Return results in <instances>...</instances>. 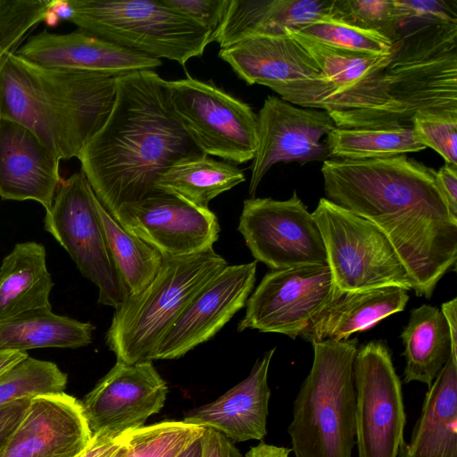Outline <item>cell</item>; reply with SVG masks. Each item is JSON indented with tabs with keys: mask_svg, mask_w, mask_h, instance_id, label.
Segmentation results:
<instances>
[{
	"mask_svg": "<svg viewBox=\"0 0 457 457\" xmlns=\"http://www.w3.org/2000/svg\"><path fill=\"white\" fill-rule=\"evenodd\" d=\"M321 173L326 199L376 225L403 262L416 295L429 299L457 261V218L438 187L436 170L400 154L327 159Z\"/></svg>",
	"mask_w": 457,
	"mask_h": 457,
	"instance_id": "obj_1",
	"label": "cell"
},
{
	"mask_svg": "<svg viewBox=\"0 0 457 457\" xmlns=\"http://www.w3.org/2000/svg\"><path fill=\"white\" fill-rule=\"evenodd\" d=\"M204 154L173 110L168 81L145 70L117 77L112 108L78 159L112 215L161 192L156 182L171 165Z\"/></svg>",
	"mask_w": 457,
	"mask_h": 457,
	"instance_id": "obj_2",
	"label": "cell"
},
{
	"mask_svg": "<svg viewBox=\"0 0 457 457\" xmlns=\"http://www.w3.org/2000/svg\"><path fill=\"white\" fill-rule=\"evenodd\" d=\"M117 77L47 68L12 53L0 68V118L29 129L60 160L78 158L112 108Z\"/></svg>",
	"mask_w": 457,
	"mask_h": 457,
	"instance_id": "obj_3",
	"label": "cell"
},
{
	"mask_svg": "<svg viewBox=\"0 0 457 457\" xmlns=\"http://www.w3.org/2000/svg\"><path fill=\"white\" fill-rule=\"evenodd\" d=\"M357 338L312 343L313 361L287 428L295 457H353Z\"/></svg>",
	"mask_w": 457,
	"mask_h": 457,
	"instance_id": "obj_4",
	"label": "cell"
},
{
	"mask_svg": "<svg viewBox=\"0 0 457 457\" xmlns=\"http://www.w3.org/2000/svg\"><path fill=\"white\" fill-rule=\"evenodd\" d=\"M227 265L213 249L163 257L154 279L139 293L126 296L115 309L105 339L117 361L153 362L168 329L192 298Z\"/></svg>",
	"mask_w": 457,
	"mask_h": 457,
	"instance_id": "obj_5",
	"label": "cell"
},
{
	"mask_svg": "<svg viewBox=\"0 0 457 457\" xmlns=\"http://www.w3.org/2000/svg\"><path fill=\"white\" fill-rule=\"evenodd\" d=\"M54 14L123 47L181 65L211 43L212 32L161 0H55Z\"/></svg>",
	"mask_w": 457,
	"mask_h": 457,
	"instance_id": "obj_6",
	"label": "cell"
},
{
	"mask_svg": "<svg viewBox=\"0 0 457 457\" xmlns=\"http://www.w3.org/2000/svg\"><path fill=\"white\" fill-rule=\"evenodd\" d=\"M312 215L327 264L342 293L385 287L412 290L409 274L386 235L372 222L322 197Z\"/></svg>",
	"mask_w": 457,
	"mask_h": 457,
	"instance_id": "obj_7",
	"label": "cell"
},
{
	"mask_svg": "<svg viewBox=\"0 0 457 457\" xmlns=\"http://www.w3.org/2000/svg\"><path fill=\"white\" fill-rule=\"evenodd\" d=\"M219 57L248 85L270 87L281 98L330 117L339 101L309 52L289 34L256 36L220 48Z\"/></svg>",
	"mask_w": 457,
	"mask_h": 457,
	"instance_id": "obj_8",
	"label": "cell"
},
{
	"mask_svg": "<svg viewBox=\"0 0 457 457\" xmlns=\"http://www.w3.org/2000/svg\"><path fill=\"white\" fill-rule=\"evenodd\" d=\"M44 228L66 250L80 273L98 288V303L117 309L126 297L82 171L62 180Z\"/></svg>",
	"mask_w": 457,
	"mask_h": 457,
	"instance_id": "obj_9",
	"label": "cell"
},
{
	"mask_svg": "<svg viewBox=\"0 0 457 457\" xmlns=\"http://www.w3.org/2000/svg\"><path fill=\"white\" fill-rule=\"evenodd\" d=\"M168 87L176 115L204 154L236 163L253 160L257 115L249 104L190 76L168 81Z\"/></svg>",
	"mask_w": 457,
	"mask_h": 457,
	"instance_id": "obj_10",
	"label": "cell"
},
{
	"mask_svg": "<svg viewBox=\"0 0 457 457\" xmlns=\"http://www.w3.org/2000/svg\"><path fill=\"white\" fill-rule=\"evenodd\" d=\"M353 381L358 457H398L406 414L402 382L383 341H370L357 350Z\"/></svg>",
	"mask_w": 457,
	"mask_h": 457,
	"instance_id": "obj_11",
	"label": "cell"
},
{
	"mask_svg": "<svg viewBox=\"0 0 457 457\" xmlns=\"http://www.w3.org/2000/svg\"><path fill=\"white\" fill-rule=\"evenodd\" d=\"M341 295L328 264L270 270L249 295L237 331L251 328L295 339Z\"/></svg>",
	"mask_w": 457,
	"mask_h": 457,
	"instance_id": "obj_12",
	"label": "cell"
},
{
	"mask_svg": "<svg viewBox=\"0 0 457 457\" xmlns=\"http://www.w3.org/2000/svg\"><path fill=\"white\" fill-rule=\"evenodd\" d=\"M237 229L256 262L270 270L327 264L318 225L295 191L285 201L245 200Z\"/></svg>",
	"mask_w": 457,
	"mask_h": 457,
	"instance_id": "obj_13",
	"label": "cell"
},
{
	"mask_svg": "<svg viewBox=\"0 0 457 457\" xmlns=\"http://www.w3.org/2000/svg\"><path fill=\"white\" fill-rule=\"evenodd\" d=\"M112 216L129 233L163 257H180L212 249L219 238L217 216L175 195L159 192L119 207Z\"/></svg>",
	"mask_w": 457,
	"mask_h": 457,
	"instance_id": "obj_14",
	"label": "cell"
},
{
	"mask_svg": "<svg viewBox=\"0 0 457 457\" xmlns=\"http://www.w3.org/2000/svg\"><path fill=\"white\" fill-rule=\"evenodd\" d=\"M166 382L152 361H117L81 402L92 435L119 436L144 427L163 407Z\"/></svg>",
	"mask_w": 457,
	"mask_h": 457,
	"instance_id": "obj_15",
	"label": "cell"
},
{
	"mask_svg": "<svg viewBox=\"0 0 457 457\" xmlns=\"http://www.w3.org/2000/svg\"><path fill=\"white\" fill-rule=\"evenodd\" d=\"M337 128L323 110L297 107L269 96L257 114V147L251 167L249 195L278 162L325 161L328 151L321 137Z\"/></svg>",
	"mask_w": 457,
	"mask_h": 457,
	"instance_id": "obj_16",
	"label": "cell"
},
{
	"mask_svg": "<svg viewBox=\"0 0 457 457\" xmlns=\"http://www.w3.org/2000/svg\"><path fill=\"white\" fill-rule=\"evenodd\" d=\"M257 262L227 265L189 302L161 339L153 361L184 356L212 338L243 307L253 288Z\"/></svg>",
	"mask_w": 457,
	"mask_h": 457,
	"instance_id": "obj_17",
	"label": "cell"
},
{
	"mask_svg": "<svg viewBox=\"0 0 457 457\" xmlns=\"http://www.w3.org/2000/svg\"><path fill=\"white\" fill-rule=\"evenodd\" d=\"M82 403L67 394L30 398L0 457H78L92 439Z\"/></svg>",
	"mask_w": 457,
	"mask_h": 457,
	"instance_id": "obj_18",
	"label": "cell"
},
{
	"mask_svg": "<svg viewBox=\"0 0 457 457\" xmlns=\"http://www.w3.org/2000/svg\"><path fill=\"white\" fill-rule=\"evenodd\" d=\"M15 54L40 66L120 76L154 70L162 60L123 47L83 29L32 36Z\"/></svg>",
	"mask_w": 457,
	"mask_h": 457,
	"instance_id": "obj_19",
	"label": "cell"
},
{
	"mask_svg": "<svg viewBox=\"0 0 457 457\" xmlns=\"http://www.w3.org/2000/svg\"><path fill=\"white\" fill-rule=\"evenodd\" d=\"M60 159L29 129L0 118V197L49 210L62 182Z\"/></svg>",
	"mask_w": 457,
	"mask_h": 457,
	"instance_id": "obj_20",
	"label": "cell"
},
{
	"mask_svg": "<svg viewBox=\"0 0 457 457\" xmlns=\"http://www.w3.org/2000/svg\"><path fill=\"white\" fill-rule=\"evenodd\" d=\"M388 94L403 124L416 113L457 114V49L385 71Z\"/></svg>",
	"mask_w": 457,
	"mask_h": 457,
	"instance_id": "obj_21",
	"label": "cell"
},
{
	"mask_svg": "<svg viewBox=\"0 0 457 457\" xmlns=\"http://www.w3.org/2000/svg\"><path fill=\"white\" fill-rule=\"evenodd\" d=\"M275 350L257 360L245 379L215 401L189 411L183 421L212 428L233 442L262 440L270 398L268 372Z\"/></svg>",
	"mask_w": 457,
	"mask_h": 457,
	"instance_id": "obj_22",
	"label": "cell"
},
{
	"mask_svg": "<svg viewBox=\"0 0 457 457\" xmlns=\"http://www.w3.org/2000/svg\"><path fill=\"white\" fill-rule=\"evenodd\" d=\"M333 0H228L211 43L228 47L245 38L274 36L321 18H330Z\"/></svg>",
	"mask_w": 457,
	"mask_h": 457,
	"instance_id": "obj_23",
	"label": "cell"
},
{
	"mask_svg": "<svg viewBox=\"0 0 457 457\" xmlns=\"http://www.w3.org/2000/svg\"><path fill=\"white\" fill-rule=\"evenodd\" d=\"M398 457H457V357L450 358L426 393L409 443Z\"/></svg>",
	"mask_w": 457,
	"mask_h": 457,
	"instance_id": "obj_24",
	"label": "cell"
},
{
	"mask_svg": "<svg viewBox=\"0 0 457 457\" xmlns=\"http://www.w3.org/2000/svg\"><path fill=\"white\" fill-rule=\"evenodd\" d=\"M409 301L407 291L385 287L342 293L301 333L303 340H346L363 332L388 316L403 311Z\"/></svg>",
	"mask_w": 457,
	"mask_h": 457,
	"instance_id": "obj_25",
	"label": "cell"
},
{
	"mask_svg": "<svg viewBox=\"0 0 457 457\" xmlns=\"http://www.w3.org/2000/svg\"><path fill=\"white\" fill-rule=\"evenodd\" d=\"M45 246L16 244L0 266V320L37 309H51L53 288Z\"/></svg>",
	"mask_w": 457,
	"mask_h": 457,
	"instance_id": "obj_26",
	"label": "cell"
},
{
	"mask_svg": "<svg viewBox=\"0 0 457 457\" xmlns=\"http://www.w3.org/2000/svg\"><path fill=\"white\" fill-rule=\"evenodd\" d=\"M405 358L403 382L428 387L451 356V337L441 311L423 304L412 309L401 333Z\"/></svg>",
	"mask_w": 457,
	"mask_h": 457,
	"instance_id": "obj_27",
	"label": "cell"
},
{
	"mask_svg": "<svg viewBox=\"0 0 457 457\" xmlns=\"http://www.w3.org/2000/svg\"><path fill=\"white\" fill-rule=\"evenodd\" d=\"M94 325L37 309L0 320V351L79 348L92 342Z\"/></svg>",
	"mask_w": 457,
	"mask_h": 457,
	"instance_id": "obj_28",
	"label": "cell"
},
{
	"mask_svg": "<svg viewBox=\"0 0 457 457\" xmlns=\"http://www.w3.org/2000/svg\"><path fill=\"white\" fill-rule=\"evenodd\" d=\"M245 180L244 173L236 165L204 154L169 167L159 177L156 188L208 209L213 198Z\"/></svg>",
	"mask_w": 457,
	"mask_h": 457,
	"instance_id": "obj_29",
	"label": "cell"
},
{
	"mask_svg": "<svg viewBox=\"0 0 457 457\" xmlns=\"http://www.w3.org/2000/svg\"><path fill=\"white\" fill-rule=\"evenodd\" d=\"M95 207L126 296L146 287L163 262L154 247L127 231L95 197Z\"/></svg>",
	"mask_w": 457,
	"mask_h": 457,
	"instance_id": "obj_30",
	"label": "cell"
},
{
	"mask_svg": "<svg viewBox=\"0 0 457 457\" xmlns=\"http://www.w3.org/2000/svg\"><path fill=\"white\" fill-rule=\"evenodd\" d=\"M325 145L330 159L365 161L395 157L426 148L411 126L335 128Z\"/></svg>",
	"mask_w": 457,
	"mask_h": 457,
	"instance_id": "obj_31",
	"label": "cell"
},
{
	"mask_svg": "<svg viewBox=\"0 0 457 457\" xmlns=\"http://www.w3.org/2000/svg\"><path fill=\"white\" fill-rule=\"evenodd\" d=\"M67 374L51 361L27 356L0 375V407L13 401L63 393Z\"/></svg>",
	"mask_w": 457,
	"mask_h": 457,
	"instance_id": "obj_32",
	"label": "cell"
},
{
	"mask_svg": "<svg viewBox=\"0 0 457 457\" xmlns=\"http://www.w3.org/2000/svg\"><path fill=\"white\" fill-rule=\"evenodd\" d=\"M287 29L334 47L374 55H388L396 51L399 45L379 33L331 18L318 19Z\"/></svg>",
	"mask_w": 457,
	"mask_h": 457,
	"instance_id": "obj_33",
	"label": "cell"
},
{
	"mask_svg": "<svg viewBox=\"0 0 457 457\" xmlns=\"http://www.w3.org/2000/svg\"><path fill=\"white\" fill-rule=\"evenodd\" d=\"M204 430V427L183 420L144 426L131 432L124 457H177Z\"/></svg>",
	"mask_w": 457,
	"mask_h": 457,
	"instance_id": "obj_34",
	"label": "cell"
},
{
	"mask_svg": "<svg viewBox=\"0 0 457 457\" xmlns=\"http://www.w3.org/2000/svg\"><path fill=\"white\" fill-rule=\"evenodd\" d=\"M54 1L0 0V68L35 26L56 21Z\"/></svg>",
	"mask_w": 457,
	"mask_h": 457,
	"instance_id": "obj_35",
	"label": "cell"
},
{
	"mask_svg": "<svg viewBox=\"0 0 457 457\" xmlns=\"http://www.w3.org/2000/svg\"><path fill=\"white\" fill-rule=\"evenodd\" d=\"M330 18L379 33L394 44L402 39V23L395 0H333Z\"/></svg>",
	"mask_w": 457,
	"mask_h": 457,
	"instance_id": "obj_36",
	"label": "cell"
},
{
	"mask_svg": "<svg viewBox=\"0 0 457 457\" xmlns=\"http://www.w3.org/2000/svg\"><path fill=\"white\" fill-rule=\"evenodd\" d=\"M419 141L457 166V114L416 113L411 120Z\"/></svg>",
	"mask_w": 457,
	"mask_h": 457,
	"instance_id": "obj_37",
	"label": "cell"
},
{
	"mask_svg": "<svg viewBox=\"0 0 457 457\" xmlns=\"http://www.w3.org/2000/svg\"><path fill=\"white\" fill-rule=\"evenodd\" d=\"M395 4L402 25L413 20L457 24V0H395Z\"/></svg>",
	"mask_w": 457,
	"mask_h": 457,
	"instance_id": "obj_38",
	"label": "cell"
},
{
	"mask_svg": "<svg viewBox=\"0 0 457 457\" xmlns=\"http://www.w3.org/2000/svg\"><path fill=\"white\" fill-rule=\"evenodd\" d=\"M228 0H161L180 15L212 32L219 27Z\"/></svg>",
	"mask_w": 457,
	"mask_h": 457,
	"instance_id": "obj_39",
	"label": "cell"
},
{
	"mask_svg": "<svg viewBox=\"0 0 457 457\" xmlns=\"http://www.w3.org/2000/svg\"><path fill=\"white\" fill-rule=\"evenodd\" d=\"M131 432L119 436L94 434L87 448L78 457H115L129 442Z\"/></svg>",
	"mask_w": 457,
	"mask_h": 457,
	"instance_id": "obj_40",
	"label": "cell"
},
{
	"mask_svg": "<svg viewBox=\"0 0 457 457\" xmlns=\"http://www.w3.org/2000/svg\"><path fill=\"white\" fill-rule=\"evenodd\" d=\"M200 445L201 457H244L228 438L212 428H204Z\"/></svg>",
	"mask_w": 457,
	"mask_h": 457,
	"instance_id": "obj_41",
	"label": "cell"
},
{
	"mask_svg": "<svg viewBox=\"0 0 457 457\" xmlns=\"http://www.w3.org/2000/svg\"><path fill=\"white\" fill-rule=\"evenodd\" d=\"M29 400V397H25L0 407V454L21 420Z\"/></svg>",
	"mask_w": 457,
	"mask_h": 457,
	"instance_id": "obj_42",
	"label": "cell"
},
{
	"mask_svg": "<svg viewBox=\"0 0 457 457\" xmlns=\"http://www.w3.org/2000/svg\"><path fill=\"white\" fill-rule=\"evenodd\" d=\"M436 177L451 213L457 218V166L445 163L436 170Z\"/></svg>",
	"mask_w": 457,
	"mask_h": 457,
	"instance_id": "obj_43",
	"label": "cell"
},
{
	"mask_svg": "<svg viewBox=\"0 0 457 457\" xmlns=\"http://www.w3.org/2000/svg\"><path fill=\"white\" fill-rule=\"evenodd\" d=\"M440 311L450 332L451 354L457 357V298L443 303Z\"/></svg>",
	"mask_w": 457,
	"mask_h": 457,
	"instance_id": "obj_44",
	"label": "cell"
},
{
	"mask_svg": "<svg viewBox=\"0 0 457 457\" xmlns=\"http://www.w3.org/2000/svg\"><path fill=\"white\" fill-rule=\"evenodd\" d=\"M29 354L20 351H0V375L11 369Z\"/></svg>",
	"mask_w": 457,
	"mask_h": 457,
	"instance_id": "obj_45",
	"label": "cell"
},
{
	"mask_svg": "<svg viewBox=\"0 0 457 457\" xmlns=\"http://www.w3.org/2000/svg\"><path fill=\"white\" fill-rule=\"evenodd\" d=\"M177 457H201L200 437L187 446Z\"/></svg>",
	"mask_w": 457,
	"mask_h": 457,
	"instance_id": "obj_46",
	"label": "cell"
},
{
	"mask_svg": "<svg viewBox=\"0 0 457 457\" xmlns=\"http://www.w3.org/2000/svg\"><path fill=\"white\" fill-rule=\"evenodd\" d=\"M131 436V435H130ZM130 438V437H129ZM129 442L127 445L116 454L115 457H124L128 450Z\"/></svg>",
	"mask_w": 457,
	"mask_h": 457,
	"instance_id": "obj_47",
	"label": "cell"
}]
</instances>
